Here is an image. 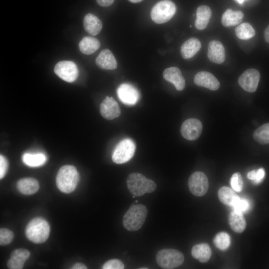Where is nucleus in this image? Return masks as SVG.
<instances>
[{
    "label": "nucleus",
    "instance_id": "25",
    "mask_svg": "<svg viewBox=\"0 0 269 269\" xmlns=\"http://www.w3.org/2000/svg\"><path fill=\"white\" fill-rule=\"evenodd\" d=\"M211 250L206 243L197 244L193 247L191 250L192 257L201 263H206L211 256Z\"/></svg>",
    "mask_w": 269,
    "mask_h": 269
},
{
    "label": "nucleus",
    "instance_id": "24",
    "mask_svg": "<svg viewBox=\"0 0 269 269\" xmlns=\"http://www.w3.org/2000/svg\"><path fill=\"white\" fill-rule=\"evenodd\" d=\"M228 221L231 228L235 232L241 233L246 227V222L241 212L233 210L229 215Z\"/></svg>",
    "mask_w": 269,
    "mask_h": 269
},
{
    "label": "nucleus",
    "instance_id": "2",
    "mask_svg": "<svg viewBox=\"0 0 269 269\" xmlns=\"http://www.w3.org/2000/svg\"><path fill=\"white\" fill-rule=\"evenodd\" d=\"M79 179V173L75 167L66 165L62 166L57 173L56 184L61 192L69 193L76 188Z\"/></svg>",
    "mask_w": 269,
    "mask_h": 269
},
{
    "label": "nucleus",
    "instance_id": "28",
    "mask_svg": "<svg viewBox=\"0 0 269 269\" xmlns=\"http://www.w3.org/2000/svg\"><path fill=\"white\" fill-rule=\"evenodd\" d=\"M218 197L222 203L231 207L240 198L232 189L226 186L219 190Z\"/></svg>",
    "mask_w": 269,
    "mask_h": 269
},
{
    "label": "nucleus",
    "instance_id": "5",
    "mask_svg": "<svg viewBox=\"0 0 269 269\" xmlns=\"http://www.w3.org/2000/svg\"><path fill=\"white\" fill-rule=\"evenodd\" d=\"M176 10V5L172 1L161 0L152 7L150 12L151 18L156 23H164L171 19Z\"/></svg>",
    "mask_w": 269,
    "mask_h": 269
},
{
    "label": "nucleus",
    "instance_id": "38",
    "mask_svg": "<svg viewBox=\"0 0 269 269\" xmlns=\"http://www.w3.org/2000/svg\"><path fill=\"white\" fill-rule=\"evenodd\" d=\"M96 1L100 6L107 7L113 4L114 0H96Z\"/></svg>",
    "mask_w": 269,
    "mask_h": 269
},
{
    "label": "nucleus",
    "instance_id": "7",
    "mask_svg": "<svg viewBox=\"0 0 269 269\" xmlns=\"http://www.w3.org/2000/svg\"><path fill=\"white\" fill-rule=\"evenodd\" d=\"M135 145L133 140L125 138L121 140L115 148L112 160L117 164H123L129 161L134 156Z\"/></svg>",
    "mask_w": 269,
    "mask_h": 269
},
{
    "label": "nucleus",
    "instance_id": "40",
    "mask_svg": "<svg viewBox=\"0 0 269 269\" xmlns=\"http://www.w3.org/2000/svg\"><path fill=\"white\" fill-rule=\"evenodd\" d=\"M256 170H253L249 171L247 174V177L249 179L254 181L255 178Z\"/></svg>",
    "mask_w": 269,
    "mask_h": 269
},
{
    "label": "nucleus",
    "instance_id": "13",
    "mask_svg": "<svg viewBox=\"0 0 269 269\" xmlns=\"http://www.w3.org/2000/svg\"><path fill=\"white\" fill-rule=\"evenodd\" d=\"M100 113L107 120H113L119 117L121 109L113 97L107 96L100 105Z\"/></svg>",
    "mask_w": 269,
    "mask_h": 269
},
{
    "label": "nucleus",
    "instance_id": "4",
    "mask_svg": "<svg viewBox=\"0 0 269 269\" xmlns=\"http://www.w3.org/2000/svg\"><path fill=\"white\" fill-rule=\"evenodd\" d=\"M50 226L44 219L37 217L32 219L25 228V235L31 242L40 244L45 242L50 234Z\"/></svg>",
    "mask_w": 269,
    "mask_h": 269
},
{
    "label": "nucleus",
    "instance_id": "30",
    "mask_svg": "<svg viewBox=\"0 0 269 269\" xmlns=\"http://www.w3.org/2000/svg\"><path fill=\"white\" fill-rule=\"evenodd\" d=\"M235 33L240 39L248 40L255 35V31L249 23L244 22L237 26L235 29Z\"/></svg>",
    "mask_w": 269,
    "mask_h": 269
},
{
    "label": "nucleus",
    "instance_id": "16",
    "mask_svg": "<svg viewBox=\"0 0 269 269\" xmlns=\"http://www.w3.org/2000/svg\"><path fill=\"white\" fill-rule=\"evenodd\" d=\"M164 79L172 83L178 91L183 90L185 87V81L180 70L176 67H171L163 72Z\"/></svg>",
    "mask_w": 269,
    "mask_h": 269
},
{
    "label": "nucleus",
    "instance_id": "36",
    "mask_svg": "<svg viewBox=\"0 0 269 269\" xmlns=\"http://www.w3.org/2000/svg\"><path fill=\"white\" fill-rule=\"evenodd\" d=\"M8 168V162L2 155H0V178L2 179L5 175Z\"/></svg>",
    "mask_w": 269,
    "mask_h": 269
},
{
    "label": "nucleus",
    "instance_id": "44",
    "mask_svg": "<svg viewBox=\"0 0 269 269\" xmlns=\"http://www.w3.org/2000/svg\"><path fill=\"white\" fill-rule=\"evenodd\" d=\"M140 269H147V268H139Z\"/></svg>",
    "mask_w": 269,
    "mask_h": 269
},
{
    "label": "nucleus",
    "instance_id": "32",
    "mask_svg": "<svg viewBox=\"0 0 269 269\" xmlns=\"http://www.w3.org/2000/svg\"><path fill=\"white\" fill-rule=\"evenodd\" d=\"M230 185L233 189L240 192L242 190L243 182L240 172H236L233 174L230 179Z\"/></svg>",
    "mask_w": 269,
    "mask_h": 269
},
{
    "label": "nucleus",
    "instance_id": "46",
    "mask_svg": "<svg viewBox=\"0 0 269 269\" xmlns=\"http://www.w3.org/2000/svg\"><path fill=\"white\" fill-rule=\"evenodd\" d=\"M135 203H138V201H137V200H136V201H135Z\"/></svg>",
    "mask_w": 269,
    "mask_h": 269
},
{
    "label": "nucleus",
    "instance_id": "33",
    "mask_svg": "<svg viewBox=\"0 0 269 269\" xmlns=\"http://www.w3.org/2000/svg\"><path fill=\"white\" fill-rule=\"evenodd\" d=\"M14 234L13 232L6 228L0 229V244L5 246L10 244L13 240Z\"/></svg>",
    "mask_w": 269,
    "mask_h": 269
},
{
    "label": "nucleus",
    "instance_id": "9",
    "mask_svg": "<svg viewBox=\"0 0 269 269\" xmlns=\"http://www.w3.org/2000/svg\"><path fill=\"white\" fill-rule=\"evenodd\" d=\"M55 73L64 81L71 83L78 76V70L75 63L71 61H61L54 68Z\"/></svg>",
    "mask_w": 269,
    "mask_h": 269
},
{
    "label": "nucleus",
    "instance_id": "31",
    "mask_svg": "<svg viewBox=\"0 0 269 269\" xmlns=\"http://www.w3.org/2000/svg\"><path fill=\"white\" fill-rule=\"evenodd\" d=\"M214 243L220 250H226L231 244L230 237L225 232L219 233L214 238Z\"/></svg>",
    "mask_w": 269,
    "mask_h": 269
},
{
    "label": "nucleus",
    "instance_id": "29",
    "mask_svg": "<svg viewBox=\"0 0 269 269\" xmlns=\"http://www.w3.org/2000/svg\"><path fill=\"white\" fill-rule=\"evenodd\" d=\"M254 139L262 144L269 143V123L257 128L253 133Z\"/></svg>",
    "mask_w": 269,
    "mask_h": 269
},
{
    "label": "nucleus",
    "instance_id": "23",
    "mask_svg": "<svg viewBox=\"0 0 269 269\" xmlns=\"http://www.w3.org/2000/svg\"><path fill=\"white\" fill-rule=\"evenodd\" d=\"M243 17L244 14L241 11L228 9L222 14L221 23L225 27L235 26L242 21Z\"/></svg>",
    "mask_w": 269,
    "mask_h": 269
},
{
    "label": "nucleus",
    "instance_id": "43",
    "mask_svg": "<svg viewBox=\"0 0 269 269\" xmlns=\"http://www.w3.org/2000/svg\"><path fill=\"white\" fill-rule=\"evenodd\" d=\"M239 3H243L245 0H236Z\"/></svg>",
    "mask_w": 269,
    "mask_h": 269
},
{
    "label": "nucleus",
    "instance_id": "18",
    "mask_svg": "<svg viewBox=\"0 0 269 269\" xmlns=\"http://www.w3.org/2000/svg\"><path fill=\"white\" fill-rule=\"evenodd\" d=\"M96 64L99 68L105 70H114L118 66L113 54L108 49L101 51L96 59Z\"/></svg>",
    "mask_w": 269,
    "mask_h": 269
},
{
    "label": "nucleus",
    "instance_id": "8",
    "mask_svg": "<svg viewBox=\"0 0 269 269\" xmlns=\"http://www.w3.org/2000/svg\"><path fill=\"white\" fill-rule=\"evenodd\" d=\"M188 184L190 191L196 196L204 195L209 187L207 176L200 171L194 172L190 175Z\"/></svg>",
    "mask_w": 269,
    "mask_h": 269
},
{
    "label": "nucleus",
    "instance_id": "1",
    "mask_svg": "<svg viewBox=\"0 0 269 269\" xmlns=\"http://www.w3.org/2000/svg\"><path fill=\"white\" fill-rule=\"evenodd\" d=\"M127 187L130 193L136 197L154 192L156 188L155 183L139 173H132L127 179Z\"/></svg>",
    "mask_w": 269,
    "mask_h": 269
},
{
    "label": "nucleus",
    "instance_id": "12",
    "mask_svg": "<svg viewBox=\"0 0 269 269\" xmlns=\"http://www.w3.org/2000/svg\"><path fill=\"white\" fill-rule=\"evenodd\" d=\"M119 99L125 104L134 105L139 99V94L136 89L128 83H123L117 89Z\"/></svg>",
    "mask_w": 269,
    "mask_h": 269
},
{
    "label": "nucleus",
    "instance_id": "14",
    "mask_svg": "<svg viewBox=\"0 0 269 269\" xmlns=\"http://www.w3.org/2000/svg\"><path fill=\"white\" fill-rule=\"evenodd\" d=\"M194 83L201 87H205L212 91L219 89L220 83L212 73L207 71L197 73L194 78Z\"/></svg>",
    "mask_w": 269,
    "mask_h": 269
},
{
    "label": "nucleus",
    "instance_id": "41",
    "mask_svg": "<svg viewBox=\"0 0 269 269\" xmlns=\"http://www.w3.org/2000/svg\"><path fill=\"white\" fill-rule=\"evenodd\" d=\"M264 38L266 41L269 43V25L264 31Z\"/></svg>",
    "mask_w": 269,
    "mask_h": 269
},
{
    "label": "nucleus",
    "instance_id": "10",
    "mask_svg": "<svg viewBox=\"0 0 269 269\" xmlns=\"http://www.w3.org/2000/svg\"><path fill=\"white\" fill-rule=\"evenodd\" d=\"M259 72L255 69H249L239 77L238 83L246 91L253 93L256 91L260 81Z\"/></svg>",
    "mask_w": 269,
    "mask_h": 269
},
{
    "label": "nucleus",
    "instance_id": "22",
    "mask_svg": "<svg viewBox=\"0 0 269 269\" xmlns=\"http://www.w3.org/2000/svg\"><path fill=\"white\" fill-rule=\"evenodd\" d=\"M17 188L23 194L31 195L38 190L39 185L38 181L34 178H24L18 181Z\"/></svg>",
    "mask_w": 269,
    "mask_h": 269
},
{
    "label": "nucleus",
    "instance_id": "21",
    "mask_svg": "<svg viewBox=\"0 0 269 269\" xmlns=\"http://www.w3.org/2000/svg\"><path fill=\"white\" fill-rule=\"evenodd\" d=\"M85 30L92 35L99 34L102 28V23L101 20L92 13L86 14L83 20Z\"/></svg>",
    "mask_w": 269,
    "mask_h": 269
},
{
    "label": "nucleus",
    "instance_id": "11",
    "mask_svg": "<svg viewBox=\"0 0 269 269\" xmlns=\"http://www.w3.org/2000/svg\"><path fill=\"white\" fill-rule=\"evenodd\" d=\"M202 131V125L200 120L190 118L185 120L182 124L180 133L182 136L189 140L197 139Z\"/></svg>",
    "mask_w": 269,
    "mask_h": 269
},
{
    "label": "nucleus",
    "instance_id": "3",
    "mask_svg": "<svg viewBox=\"0 0 269 269\" xmlns=\"http://www.w3.org/2000/svg\"><path fill=\"white\" fill-rule=\"evenodd\" d=\"M147 213L144 205L134 203L123 217L122 223L124 228L129 231L138 230L144 223Z\"/></svg>",
    "mask_w": 269,
    "mask_h": 269
},
{
    "label": "nucleus",
    "instance_id": "34",
    "mask_svg": "<svg viewBox=\"0 0 269 269\" xmlns=\"http://www.w3.org/2000/svg\"><path fill=\"white\" fill-rule=\"evenodd\" d=\"M249 201L245 198H240L232 207L233 210L246 213L250 208Z\"/></svg>",
    "mask_w": 269,
    "mask_h": 269
},
{
    "label": "nucleus",
    "instance_id": "35",
    "mask_svg": "<svg viewBox=\"0 0 269 269\" xmlns=\"http://www.w3.org/2000/svg\"><path fill=\"white\" fill-rule=\"evenodd\" d=\"M123 263L118 259H112L106 262L103 266V269H123Z\"/></svg>",
    "mask_w": 269,
    "mask_h": 269
},
{
    "label": "nucleus",
    "instance_id": "45",
    "mask_svg": "<svg viewBox=\"0 0 269 269\" xmlns=\"http://www.w3.org/2000/svg\"><path fill=\"white\" fill-rule=\"evenodd\" d=\"M135 197H136V196H134V195H133V196H132L133 198H135Z\"/></svg>",
    "mask_w": 269,
    "mask_h": 269
},
{
    "label": "nucleus",
    "instance_id": "17",
    "mask_svg": "<svg viewBox=\"0 0 269 269\" xmlns=\"http://www.w3.org/2000/svg\"><path fill=\"white\" fill-rule=\"evenodd\" d=\"M30 253L25 249H18L13 251L8 260L7 266L10 269H21Z\"/></svg>",
    "mask_w": 269,
    "mask_h": 269
},
{
    "label": "nucleus",
    "instance_id": "26",
    "mask_svg": "<svg viewBox=\"0 0 269 269\" xmlns=\"http://www.w3.org/2000/svg\"><path fill=\"white\" fill-rule=\"evenodd\" d=\"M100 46V42L99 40L91 36L84 37L79 43L80 51L86 55L93 53Z\"/></svg>",
    "mask_w": 269,
    "mask_h": 269
},
{
    "label": "nucleus",
    "instance_id": "27",
    "mask_svg": "<svg viewBox=\"0 0 269 269\" xmlns=\"http://www.w3.org/2000/svg\"><path fill=\"white\" fill-rule=\"evenodd\" d=\"M46 156L42 153H25L22 156L23 162L30 167H39L46 161Z\"/></svg>",
    "mask_w": 269,
    "mask_h": 269
},
{
    "label": "nucleus",
    "instance_id": "39",
    "mask_svg": "<svg viewBox=\"0 0 269 269\" xmlns=\"http://www.w3.org/2000/svg\"><path fill=\"white\" fill-rule=\"evenodd\" d=\"M72 269H86L87 267L81 263H76L71 268Z\"/></svg>",
    "mask_w": 269,
    "mask_h": 269
},
{
    "label": "nucleus",
    "instance_id": "6",
    "mask_svg": "<svg viewBox=\"0 0 269 269\" xmlns=\"http://www.w3.org/2000/svg\"><path fill=\"white\" fill-rule=\"evenodd\" d=\"M157 264L162 268L174 269L181 266L184 262V256L179 251L172 249L159 251L156 256Z\"/></svg>",
    "mask_w": 269,
    "mask_h": 269
},
{
    "label": "nucleus",
    "instance_id": "42",
    "mask_svg": "<svg viewBox=\"0 0 269 269\" xmlns=\"http://www.w3.org/2000/svg\"><path fill=\"white\" fill-rule=\"evenodd\" d=\"M129 0L133 3H137V2H140L142 0Z\"/></svg>",
    "mask_w": 269,
    "mask_h": 269
},
{
    "label": "nucleus",
    "instance_id": "37",
    "mask_svg": "<svg viewBox=\"0 0 269 269\" xmlns=\"http://www.w3.org/2000/svg\"><path fill=\"white\" fill-rule=\"evenodd\" d=\"M265 175V171L263 168H260L258 170H256L255 178V180L253 181L254 183H255V184H258L261 183L263 181Z\"/></svg>",
    "mask_w": 269,
    "mask_h": 269
},
{
    "label": "nucleus",
    "instance_id": "15",
    "mask_svg": "<svg viewBox=\"0 0 269 269\" xmlns=\"http://www.w3.org/2000/svg\"><path fill=\"white\" fill-rule=\"evenodd\" d=\"M208 58L211 62L221 64L225 60V50L222 43L218 40L211 41L208 44Z\"/></svg>",
    "mask_w": 269,
    "mask_h": 269
},
{
    "label": "nucleus",
    "instance_id": "20",
    "mask_svg": "<svg viewBox=\"0 0 269 269\" xmlns=\"http://www.w3.org/2000/svg\"><path fill=\"white\" fill-rule=\"evenodd\" d=\"M196 18L195 21V26L198 30L205 29L212 15L210 8L207 5H202L199 6L196 12Z\"/></svg>",
    "mask_w": 269,
    "mask_h": 269
},
{
    "label": "nucleus",
    "instance_id": "19",
    "mask_svg": "<svg viewBox=\"0 0 269 269\" xmlns=\"http://www.w3.org/2000/svg\"><path fill=\"white\" fill-rule=\"evenodd\" d=\"M201 43L196 38H190L185 41L180 48L181 55L184 59L193 57L200 49Z\"/></svg>",
    "mask_w": 269,
    "mask_h": 269
}]
</instances>
